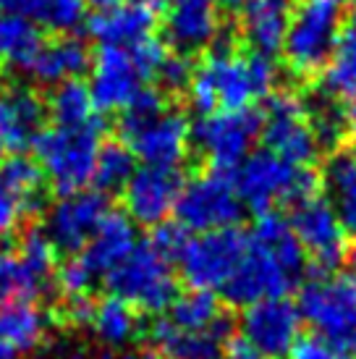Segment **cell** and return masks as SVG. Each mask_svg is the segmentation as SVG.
<instances>
[{"instance_id": "cell-53", "label": "cell", "mask_w": 356, "mask_h": 359, "mask_svg": "<svg viewBox=\"0 0 356 359\" xmlns=\"http://www.w3.org/2000/svg\"><path fill=\"white\" fill-rule=\"evenodd\" d=\"M144 3H149V6H155V8H158V6L163 3V0H144Z\"/></svg>"}, {"instance_id": "cell-13", "label": "cell", "mask_w": 356, "mask_h": 359, "mask_svg": "<svg viewBox=\"0 0 356 359\" xmlns=\"http://www.w3.org/2000/svg\"><path fill=\"white\" fill-rule=\"evenodd\" d=\"M294 179H296V165L286 163L270 150L252 152L233 170V184L241 202L259 215L273 212V208L280 202H291Z\"/></svg>"}, {"instance_id": "cell-19", "label": "cell", "mask_w": 356, "mask_h": 359, "mask_svg": "<svg viewBox=\"0 0 356 359\" xmlns=\"http://www.w3.org/2000/svg\"><path fill=\"white\" fill-rule=\"evenodd\" d=\"M165 34L170 45L184 55L212 45L220 34L218 0H170Z\"/></svg>"}, {"instance_id": "cell-24", "label": "cell", "mask_w": 356, "mask_h": 359, "mask_svg": "<svg viewBox=\"0 0 356 359\" xmlns=\"http://www.w3.org/2000/svg\"><path fill=\"white\" fill-rule=\"evenodd\" d=\"M89 50L87 45L76 37L63 34L53 42H42L40 53L34 55L29 66V74L40 84H63V81L79 79L89 69Z\"/></svg>"}, {"instance_id": "cell-30", "label": "cell", "mask_w": 356, "mask_h": 359, "mask_svg": "<svg viewBox=\"0 0 356 359\" xmlns=\"http://www.w3.org/2000/svg\"><path fill=\"white\" fill-rule=\"evenodd\" d=\"M223 318L220 302L212 291L191 289L178 294L170 304V323L181 330H210Z\"/></svg>"}, {"instance_id": "cell-43", "label": "cell", "mask_w": 356, "mask_h": 359, "mask_svg": "<svg viewBox=\"0 0 356 359\" xmlns=\"http://www.w3.org/2000/svg\"><path fill=\"white\" fill-rule=\"evenodd\" d=\"M63 318L69 320L71 325H92V315H95V302L89 297H71L63 304Z\"/></svg>"}, {"instance_id": "cell-14", "label": "cell", "mask_w": 356, "mask_h": 359, "mask_svg": "<svg viewBox=\"0 0 356 359\" xmlns=\"http://www.w3.org/2000/svg\"><path fill=\"white\" fill-rule=\"evenodd\" d=\"M110 212L108 197L97 189H84L60 197L45 218V233L55 252H79L95 236Z\"/></svg>"}, {"instance_id": "cell-39", "label": "cell", "mask_w": 356, "mask_h": 359, "mask_svg": "<svg viewBox=\"0 0 356 359\" xmlns=\"http://www.w3.org/2000/svg\"><path fill=\"white\" fill-rule=\"evenodd\" d=\"M189 239H191V236H189V231L184 229L181 223H168V220H165V223L155 226L149 244H152V250L158 252V255H163V257L170 262V259H178V255L184 252Z\"/></svg>"}, {"instance_id": "cell-42", "label": "cell", "mask_w": 356, "mask_h": 359, "mask_svg": "<svg viewBox=\"0 0 356 359\" xmlns=\"http://www.w3.org/2000/svg\"><path fill=\"white\" fill-rule=\"evenodd\" d=\"M291 359H346V354H341L325 339H320L317 333H312V336H301L299 339V344L291 351Z\"/></svg>"}, {"instance_id": "cell-50", "label": "cell", "mask_w": 356, "mask_h": 359, "mask_svg": "<svg viewBox=\"0 0 356 359\" xmlns=\"http://www.w3.org/2000/svg\"><path fill=\"white\" fill-rule=\"evenodd\" d=\"M348 268H351V276L356 278V244L348 250Z\"/></svg>"}, {"instance_id": "cell-36", "label": "cell", "mask_w": 356, "mask_h": 359, "mask_svg": "<svg viewBox=\"0 0 356 359\" xmlns=\"http://www.w3.org/2000/svg\"><path fill=\"white\" fill-rule=\"evenodd\" d=\"M160 113H165V100H163V95L158 90H142L134 95V100L126 105V108L121 110V134L126 137L131 134L134 129L139 126H144L147 121L158 118Z\"/></svg>"}, {"instance_id": "cell-9", "label": "cell", "mask_w": 356, "mask_h": 359, "mask_svg": "<svg viewBox=\"0 0 356 359\" xmlns=\"http://www.w3.org/2000/svg\"><path fill=\"white\" fill-rule=\"evenodd\" d=\"M262 134V116L257 110H218L202 116L191 129L197 150L210 160L212 170H236L252 155V144Z\"/></svg>"}, {"instance_id": "cell-12", "label": "cell", "mask_w": 356, "mask_h": 359, "mask_svg": "<svg viewBox=\"0 0 356 359\" xmlns=\"http://www.w3.org/2000/svg\"><path fill=\"white\" fill-rule=\"evenodd\" d=\"M301 339V312L291 299H265L241 312V341L262 359H286Z\"/></svg>"}, {"instance_id": "cell-44", "label": "cell", "mask_w": 356, "mask_h": 359, "mask_svg": "<svg viewBox=\"0 0 356 359\" xmlns=\"http://www.w3.org/2000/svg\"><path fill=\"white\" fill-rule=\"evenodd\" d=\"M223 359H262V357L241 339H233V341H228L226 351H223Z\"/></svg>"}, {"instance_id": "cell-17", "label": "cell", "mask_w": 356, "mask_h": 359, "mask_svg": "<svg viewBox=\"0 0 356 359\" xmlns=\"http://www.w3.org/2000/svg\"><path fill=\"white\" fill-rule=\"evenodd\" d=\"M142 74L129 48H100L92 60L89 92L97 110H123L142 90Z\"/></svg>"}, {"instance_id": "cell-41", "label": "cell", "mask_w": 356, "mask_h": 359, "mask_svg": "<svg viewBox=\"0 0 356 359\" xmlns=\"http://www.w3.org/2000/svg\"><path fill=\"white\" fill-rule=\"evenodd\" d=\"M24 212H27L24 205L0 184V244L19 229V220Z\"/></svg>"}, {"instance_id": "cell-46", "label": "cell", "mask_w": 356, "mask_h": 359, "mask_svg": "<svg viewBox=\"0 0 356 359\" xmlns=\"http://www.w3.org/2000/svg\"><path fill=\"white\" fill-rule=\"evenodd\" d=\"M343 121H346V129L356 134V92L346 95V105H343Z\"/></svg>"}, {"instance_id": "cell-18", "label": "cell", "mask_w": 356, "mask_h": 359, "mask_svg": "<svg viewBox=\"0 0 356 359\" xmlns=\"http://www.w3.org/2000/svg\"><path fill=\"white\" fill-rule=\"evenodd\" d=\"M231 333L233 323L223 315L210 330H181L170 320H158L149 339L160 357L165 359H223Z\"/></svg>"}, {"instance_id": "cell-6", "label": "cell", "mask_w": 356, "mask_h": 359, "mask_svg": "<svg viewBox=\"0 0 356 359\" xmlns=\"http://www.w3.org/2000/svg\"><path fill=\"white\" fill-rule=\"evenodd\" d=\"M110 297L144 312H163L178 297L176 276L170 262L152 250V244H137V250L108 276Z\"/></svg>"}, {"instance_id": "cell-28", "label": "cell", "mask_w": 356, "mask_h": 359, "mask_svg": "<svg viewBox=\"0 0 356 359\" xmlns=\"http://www.w3.org/2000/svg\"><path fill=\"white\" fill-rule=\"evenodd\" d=\"M48 110L55 126L60 129H79L87 126L95 118V100H92V92L89 84H84L81 79H71L58 84L48 100Z\"/></svg>"}, {"instance_id": "cell-48", "label": "cell", "mask_w": 356, "mask_h": 359, "mask_svg": "<svg viewBox=\"0 0 356 359\" xmlns=\"http://www.w3.org/2000/svg\"><path fill=\"white\" fill-rule=\"evenodd\" d=\"M231 8H249V6H254V3H259V0H226Z\"/></svg>"}, {"instance_id": "cell-32", "label": "cell", "mask_w": 356, "mask_h": 359, "mask_svg": "<svg viewBox=\"0 0 356 359\" xmlns=\"http://www.w3.org/2000/svg\"><path fill=\"white\" fill-rule=\"evenodd\" d=\"M137 173V158L129 150L126 142H102L97 152V163H95V176L92 184L97 187V191H113L123 189L131 181V176Z\"/></svg>"}, {"instance_id": "cell-49", "label": "cell", "mask_w": 356, "mask_h": 359, "mask_svg": "<svg viewBox=\"0 0 356 359\" xmlns=\"http://www.w3.org/2000/svg\"><path fill=\"white\" fill-rule=\"evenodd\" d=\"M116 3H121V0H87V6H95V8H110V6H116Z\"/></svg>"}, {"instance_id": "cell-10", "label": "cell", "mask_w": 356, "mask_h": 359, "mask_svg": "<svg viewBox=\"0 0 356 359\" xmlns=\"http://www.w3.org/2000/svg\"><path fill=\"white\" fill-rule=\"evenodd\" d=\"M262 140L267 150L296 168L312 165L320 150V142L309 126L307 102L286 90L273 92L267 97L262 113Z\"/></svg>"}, {"instance_id": "cell-27", "label": "cell", "mask_w": 356, "mask_h": 359, "mask_svg": "<svg viewBox=\"0 0 356 359\" xmlns=\"http://www.w3.org/2000/svg\"><path fill=\"white\" fill-rule=\"evenodd\" d=\"M42 48L40 27L27 16L0 13V63L11 69L29 71L34 55Z\"/></svg>"}, {"instance_id": "cell-26", "label": "cell", "mask_w": 356, "mask_h": 359, "mask_svg": "<svg viewBox=\"0 0 356 359\" xmlns=\"http://www.w3.org/2000/svg\"><path fill=\"white\" fill-rule=\"evenodd\" d=\"M45 330H48V318L34 302L0 304V341H6L19 354L37 349L45 339Z\"/></svg>"}, {"instance_id": "cell-22", "label": "cell", "mask_w": 356, "mask_h": 359, "mask_svg": "<svg viewBox=\"0 0 356 359\" xmlns=\"http://www.w3.org/2000/svg\"><path fill=\"white\" fill-rule=\"evenodd\" d=\"M137 250V229L134 220L126 212H113L110 210L105 220L100 223L95 236L87 241V247L81 250V262L89 268V273L97 276H108L110 270H116Z\"/></svg>"}, {"instance_id": "cell-29", "label": "cell", "mask_w": 356, "mask_h": 359, "mask_svg": "<svg viewBox=\"0 0 356 359\" xmlns=\"http://www.w3.org/2000/svg\"><path fill=\"white\" fill-rule=\"evenodd\" d=\"M42 181L45 173L37 165V160L27 155H13L6 163H0V184L24 205L27 212H34L42 205Z\"/></svg>"}, {"instance_id": "cell-54", "label": "cell", "mask_w": 356, "mask_h": 359, "mask_svg": "<svg viewBox=\"0 0 356 359\" xmlns=\"http://www.w3.org/2000/svg\"><path fill=\"white\" fill-rule=\"evenodd\" d=\"M3 152H6V147H3V142H0V160H3Z\"/></svg>"}, {"instance_id": "cell-1", "label": "cell", "mask_w": 356, "mask_h": 359, "mask_svg": "<svg viewBox=\"0 0 356 359\" xmlns=\"http://www.w3.org/2000/svg\"><path fill=\"white\" fill-rule=\"evenodd\" d=\"M249 250L223 294L236 307H252L265 299H283L307 270V255L283 215H259Z\"/></svg>"}, {"instance_id": "cell-51", "label": "cell", "mask_w": 356, "mask_h": 359, "mask_svg": "<svg viewBox=\"0 0 356 359\" xmlns=\"http://www.w3.org/2000/svg\"><path fill=\"white\" fill-rule=\"evenodd\" d=\"M348 27L356 29V0L351 3V8H348Z\"/></svg>"}, {"instance_id": "cell-37", "label": "cell", "mask_w": 356, "mask_h": 359, "mask_svg": "<svg viewBox=\"0 0 356 359\" xmlns=\"http://www.w3.org/2000/svg\"><path fill=\"white\" fill-rule=\"evenodd\" d=\"M129 53L131 58H134V63H137L142 79H155L160 74V69H163L165 58L170 55L165 42H160L158 37H144L142 42L131 45Z\"/></svg>"}, {"instance_id": "cell-21", "label": "cell", "mask_w": 356, "mask_h": 359, "mask_svg": "<svg viewBox=\"0 0 356 359\" xmlns=\"http://www.w3.org/2000/svg\"><path fill=\"white\" fill-rule=\"evenodd\" d=\"M155 21V6L144 0H121L97 11V16L89 21V34L102 48H131L144 37H152Z\"/></svg>"}, {"instance_id": "cell-3", "label": "cell", "mask_w": 356, "mask_h": 359, "mask_svg": "<svg viewBox=\"0 0 356 359\" xmlns=\"http://www.w3.org/2000/svg\"><path fill=\"white\" fill-rule=\"evenodd\" d=\"M346 16L343 0H299L291 6L283 55L296 76H315L325 71L327 60L341 40V24Z\"/></svg>"}, {"instance_id": "cell-33", "label": "cell", "mask_w": 356, "mask_h": 359, "mask_svg": "<svg viewBox=\"0 0 356 359\" xmlns=\"http://www.w3.org/2000/svg\"><path fill=\"white\" fill-rule=\"evenodd\" d=\"M325 90L333 95L356 92V29L348 27L325 66Z\"/></svg>"}, {"instance_id": "cell-31", "label": "cell", "mask_w": 356, "mask_h": 359, "mask_svg": "<svg viewBox=\"0 0 356 359\" xmlns=\"http://www.w3.org/2000/svg\"><path fill=\"white\" fill-rule=\"evenodd\" d=\"M137 312L131 304L116 299V297H105L102 302L95 304V315H92V328L97 333V339L108 346H123L134 339L137 333Z\"/></svg>"}, {"instance_id": "cell-2", "label": "cell", "mask_w": 356, "mask_h": 359, "mask_svg": "<svg viewBox=\"0 0 356 359\" xmlns=\"http://www.w3.org/2000/svg\"><path fill=\"white\" fill-rule=\"evenodd\" d=\"M278 81L273 58L238 53L233 42H218L202 58L189 81V102L202 116L218 110H247L252 102L270 97Z\"/></svg>"}, {"instance_id": "cell-11", "label": "cell", "mask_w": 356, "mask_h": 359, "mask_svg": "<svg viewBox=\"0 0 356 359\" xmlns=\"http://www.w3.org/2000/svg\"><path fill=\"white\" fill-rule=\"evenodd\" d=\"M288 223L304 255L312 257V278L336 273L341 259L346 257V239H343L346 231L341 226L333 205L322 197L301 202L294 208Z\"/></svg>"}, {"instance_id": "cell-38", "label": "cell", "mask_w": 356, "mask_h": 359, "mask_svg": "<svg viewBox=\"0 0 356 359\" xmlns=\"http://www.w3.org/2000/svg\"><path fill=\"white\" fill-rule=\"evenodd\" d=\"M92 280H95V276L89 273V268L79 257L66 259V262L55 270V283H58V289L63 291L69 299L71 297H87Z\"/></svg>"}, {"instance_id": "cell-40", "label": "cell", "mask_w": 356, "mask_h": 359, "mask_svg": "<svg viewBox=\"0 0 356 359\" xmlns=\"http://www.w3.org/2000/svg\"><path fill=\"white\" fill-rule=\"evenodd\" d=\"M191 76H194V66H191V60H189L184 53H181V55H168L165 63H163V69H160V74H158L160 84H163L168 92L189 90Z\"/></svg>"}, {"instance_id": "cell-25", "label": "cell", "mask_w": 356, "mask_h": 359, "mask_svg": "<svg viewBox=\"0 0 356 359\" xmlns=\"http://www.w3.org/2000/svg\"><path fill=\"white\" fill-rule=\"evenodd\" d=\"M322 184L330 194V205L346 233L356 236V155L336 152L322 170Z\"/></svg>"}, {"instance_id": "cell-4", "label": "cell", "mask_w": 356, "mask_h": 359, "mask_svg": "<svg viewBox=\"0 0 356 359\" xmlns=\"http://www.w3.org/2000/svg\"><path fill=\"white\" fill-rule=\"evenodd\" d=\"M100 144V121H92L79 129H42L32 147L45 179L60 191V197H66L92 184Z\"/></svg>"}, {"instance_id": "cell-7", "label": "cell", "mask_w": 356, "mask_h": 359, "mask_svg": "<svg viewBox=\"0 0 356 359\" xmlns=\"http://www.w3.org/2000/svg\"><path fill=\"white\" fill-rule=\"evenodd\" d=\"M244 215V202L238 197L233 176L226 170H207L202 176L184 181L176 202V218L186 231L210 233L231 229Z\"/></svg>"}, {"instance_id": "cell-35", "label": "cell", "mask_w": 356, "mask_h": 359, "mask_svg": "<svg viewBox=\"0 0 356 359\" xmlns=\"http://www.w3.org/2000/svg\"><path fill=\"white\" fill-rule=\"evenodd\" d=\"M307 116H309V126H312L320 144L336 147L338 142L343 140L346 121H343V110H338L336 102L322 100L317 102V105H312V108L307 105Z\"/></svg>"}, {"instance_id": "cell-20", "label": "cell", "mask_w": 356, "mask_h": 359, "mask_svg": "<svg viewBox=\"0 0 356 359\" xmlns=\"http://www.w3.org/2000/svg\"><path fill=\"white\" fill-rule=\"evenodd\" d=\"M45 102L29 87L0 90V142L3 147L19 155L34 144L45 123Z\"/></svg>"}, {"instance_id": "cell-23", "label": "cell", "mask_w": 356, "mask_h": 359, "mask_svg": "<svg viewBox=\"0 0 356 359\" xmlns=\"http://www.w3.org/2000/svg\"><path fill=\"white\" fill-rule=\"evenodd\" d=\"M288 21H291V3L288 0H259L244 8V40L252 45V53L273 58L283 50Z\"/></svg>"}, {"instance_id": "cell-5", "label": "cell", "mask_w": 356, "mask_h": 359, "mask_svg": "<svg viewBox=\"0 0 356 359\" xmlns=\"http://www.w3.org/2000/svg\"><path fill=\"white\" fill-rule=\"evenodd\" d=\"M299 312L333 349L346 357L356 354V278L351 273L312 278L299 294Z\"/></svg>"}, {"instance_id": "cell-16", "label": "cell", "mask_w": 356, "mask_h": 359, "mask_svg": "<svg viewBox=\"0 0 356 359\" xmlns=\"http://www.w3.org/2000/svg\"><path fill=\"white\" fill-rule=\"evenodd\" d=\"M184 179L178 170L168 168H139L131 181L123 187V208L134 223L142 226H160L176 212V202L181 194Z\"/></svg>"}, {"instance_id": "cell-45", "label": "cell", "mask_w": 356, "mask_h": 359, "mask_svg": "<svg viewBox=\"0 0 356 359\" xmlns=\"http://www.w3.org/2000/svg\"><path fill=\"white\" fill-rule=\"evenodd\" d=\"M34 11V0H0V13L6 16H27L29 19Z\"/></svg>"}, {"instance_id": "cell-15", "label": "cell", "mask_w": 356, "mask_h": 359, "mask_svg": "<svg viewBox=\"0 0 356 359\" xmlns=\"http://www.w3.org/2000/svg\"><path fill=\"white\" fill-rule=\"evenodd\" d=\"M134 158H139L149 168L176 170L189 155L191 126L189 118L178 110H165L158 118L147 121L123 137Z\"/></svg>"}, {"instance_id": "cell-47", "label": "cell", "mask_w": 356, "mask_h": 359, "mask_svg": "<svg viewBox=\"0 0 356 359\" xmlns=\"http://www.w3.org/2000/svg\"><path fill=\"white\" fill-rule=\"evenodd\" d=\"M21 354L13 346H8L6 341H0V359H19Z\"/></svg>"}, {"instance_id": "cell-34", "label": "cell", "mask_w": 356, "mask_h": 359, "mask_svg": "<svg viewBox=\"0 0 356 359\" xmlns=\"http://www.w3.org/2000/svg\"><path fill=\"white\" fill-rule=\"evenodd\" d=\"M32 19L45 29L69 34L79 29L87 19V0H34Z\"/></svg>"}, {"instance_id": "cell-52", "label": "cell", "mask_w": 356, "mask_h": 359, "mask_svg": "<svg viewBox=\"0 0 356 359\" xmlns=\"http://www.w3.org/2000/svg\"><path fill=\"white\" fill-rule=\"evenodd\" d=\"M118 359H144V357H139V354H121Z\"/></svg>"}, {"instance_id": "cell-8", "label": "cell", "mask_w": 356, "mask_h": 359, "mask_svg": "<svg viewBox=\"0 0 356 359\" xmlns=\"http://www.w3.org/2000/svg\"><path fill=\"white\" fill-rule=\"evenodd\" d=\"M249 233L238 226L199 233L186 241L178 265L191 289H223L249 250Z\"/></svg>"}]
</instances>
